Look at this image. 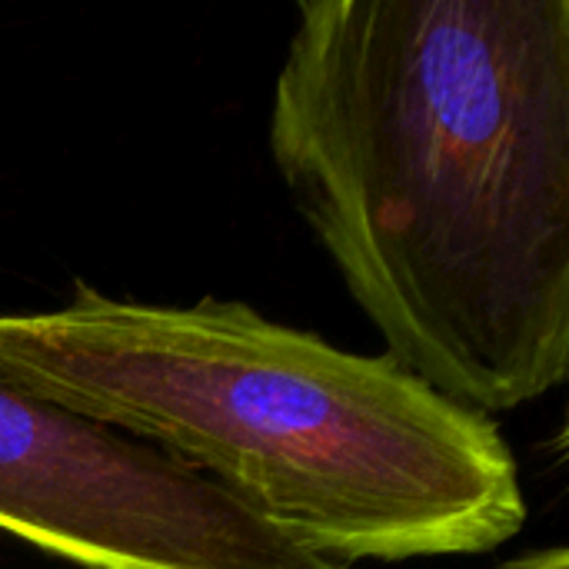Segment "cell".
I'll return each mask as SVG.
<instances>
[{"mask_svg": "<svg viewBox=\"0 0 569 569\" xmlns=\"http://www.w3.org/2000/svg\"><path fill=\"white\" fill-rule=\"evenodd\" d=\"M0 380L170 453L343 569L490 553L527 523L490 417L240 300L160 307L73 280L57 310L0 313Z\"/></svg>", "mask_w": 569, "mask_h": 569, "instance_id": "obj_2", "label": "cell"}, {"mask_svg": "<svg viewBox=\"0 0 569 569\" xmlns=\"http://www.w3.org/2000/svg\"><path fill=\"white\" fill-rule=\"evenodd\" d=\"M0 530L80 569H343L170 453L7 380Z\"/></svg>", "mask_w": 569, "mask_h": 569, "instance_id": "obj_3", "label": "cell"}, {"mask_svg": "<svg viewBox=\"0 0 569 569\" xmlns=\"http://www.w3.org/2000/svg\"><path fill=\"white\" fill-rule=\"evenodd\" d=\"M497 569H569V550L567 547H547V550H533L523 553L517 560H507Z\"/></svg>", "mask_w": 569, "mask_h": 569, "instance_id": "obj_4", "label": "cell"}, {"mask_svg": "<svg viewBox=\"0 0 569 569\" xmlns=\"http://www.w3.org/2000/svg\"><path fill=\"white\" fill-rule=\"evenodd\" d=\"M283 187L383 353L473 413L569 373V0H307Z\"/></svg>", "mask_w": 569, "mask_h": 569, "instance_id": "obj_1", "label": "cell"}]
</instances>
